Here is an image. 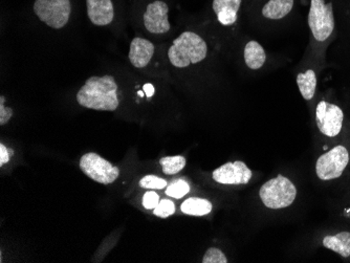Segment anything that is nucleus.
<instances>
[{
  "label": "nucleus",
  "instance_id": "20",
  "mask_svg": "<svg viewBox=\"0 0 350 263\" xmlns=\"http://www.w3.org/2000/svg\"><path fill=\"white\" fill-rule=\"evenodd\" d=\"M189 191H190V186L186 180H176L171 182L170 186H168L166 189V194L171 196V197L180 199V198L184 197L186 194H188Z\"/></svg>",
  "mask_w": 350,
  "mask_h": 263
},
{
  "label": "nucleus",
  "instance_id": "3",
  "mask_svg": "<svg viewBox=\"0 0 350 263\" xmlns=\"http://www.w3.org/2000/svg\"><path fill=\"white\" fill-rule=\"evenodd\" d=\"M259 194L265 206L277 210L292 205L296 198L297 190L288 178L278 176L265 182Z\"/></svg>",
  "mask_w": 350,
  "mask_h": 263
},
{
  "label": "nucleus",
  "instance_id": "8",
  "mask_svg": "<svg viewBox=\"0 0 350 263\" xmlns=\"http://www.w3.org/2000/svg\"><path fill=\"white\" fill-rule=\"evenodd\" d=\"M343 119V111L335 104L322 101L317 106V126L326 137H336L341 133Z\"/></svg>",
  "mask_w": 350,
  "mask_h": 263
},
{
  "label": "nucleus",
  "instance_id": "5",
  "mask_svg": "<svg viewBox=\"0 0 350 263\" xmlns=\"http://www.w3.org/2000/svg\"><path fill=\"white\" fill-rule=\"evenodd\" d=\"M33 10L47 27L60 29L70 20L72 3L70 0H35Z\"/></svg>",
  "mask_w": 350,
  "mask_h": 263
},
{
  "label": "nucleus",
  "instance_id": "23",
  "mask_svg": "<svg viewBox=\"0 0 350 263\" xmlns=\"http://www.w3.org/2000/svg\"><path fill=\"white\" fill-rule=\"evenodd\" d=\"M228 259L225 254L216 247H211L206 251L202 258V263H227Z\"/></svg>",
  "mask_w": 350,
  "mask_h": 263
},
{
  "label": "nucleus",
  "instance_id": "15",
  "mask_svg": "<svg viewBox=\"0 0 350 263\" xmlns=\"http://www.w3.org/2000/svg\"><path fill=\"white\" fill-rule=\"evenodd\" d=\"M267 60V55L262 46L257 41H250L245 48V61L247 68L259 70Z\"/></svg>",
  "mask_w": 350,
  "mask_h": 263
},
{
  "label": "nucleus",
  "instance_id": "17",
  "mask_svg": "<svg viewBox=\"0 0 350 263\" xmlns=\"http://www.w3.org/2000/svg\"><path fill=\"white\" fill-rule=\"evenodd\" d=\"M297 85L300 94L306 101H310L316 94L317 76L312 70H306V72L299 74L297 77Z\"/></svg>",
  "mask_w": 350,
  "mask_h": 263
},
{
  "label": "nucleus",
  "instance_id": "19",
  "mask_svg": "<svg viewBox=\"0 0 350 263\" xmlns=\"http://www.w3.org/2000/svg\"><path fill=\"white\" fill-rule=\"evenodd\" d=\"M160 164L165 174L174 176L185 168L186 158L182 156H166V158H161Z\"/></svg>",
  "mask_w": 350,
  "mask_h": 263
},
{
  "label": "nucleus",
  "instance_id": "10",
  "mask_svg": "<svg viewBox=\"0 0 350 263\" xmlns=\"http://www.w3.org/2000/svg\"><path fill=\"white\" fill-rule=\"evenodd\" d=\"M251 178V169L241 161L227 163L213 171V180L222 184H245Z\"/></svg>",
  "mask_w": 350,
  "mask_h": 263
},
{
  "label": "nucleus",
  "instance_id": "22",
  "mask_svg": "<svg viewBox=\"0 0 350 263\" xmlns=\"http://www.w3.org/2000/svg\"><path fill=\"white\" fill-rule=\"evenodd\" d=\"M153 213H154V215L157 216V217L167 219V217L175 213L174 203L169 199L161 200L160 204L155 208Z\"/></svg>",
  "mask_w": 350,
  "mask_h": 263
},
{
  "label": "nucleus",
  "instance_id": "11",
  "mask_svg": "<svg viewBox=\"0 0 350 263\" xmlns=\"http://www.w3.org/2000/svg\"><path fill=\"white\" fill-rule=\"evenodd\" d=\"M88 16L98 27H105L115 18V8L111 0H86Z\"/></svg>",
  "mask_w": 350,
  "mask_h": 263
},
{
  "label": "nucleus",
  "instance_id": "24",
  "mask_svg": "<svg viewBox=\"0 0 350 263\" xmlns=\"http://www.w3.org/2000/svg\"><path fill=\"white\" fill-rule=\"evenodd\" d=\"M5 98L3 96L0 97V125L3 126L13 117V109L12 108L5 107Z\"/></svg>",
  "mask_w": 350,
  "mask_h": 263
},
{
  "label": "nucleus",
  "instance_id": "6",
  "mask_svg": "<svg viewBox=\"0 0 350 263\" xmlns=\"http://www.w3.org/2000/svg\"><path fill=\"white\" fill-rule=\"evenodd\" d=\"M80 169L88 178L99 184H109L116 182L120 176L118 167L104 160L97 153H86L80 160Z\"/></svg>",
  "mask_w": 350,
  "mask_h": 263
},
{
  "label": "nucleus",
  "instance_id": "4",
  "mask_svg": "<svg viewBox=\"0 0 350 263\" xmlns=\"http://www.w3.org/2000/svg\"><path fill=\"white\" fill-rule=\"evenodd\" d=\"M308 25L317 41L327 40L335 29L332 3H325V0H310Z\"/></svg>",
  "mask_w": 350,
  "mask_h": 263
},
{
  "label": "nucleus",
  "instance_id": "27",
  "mask_svg": "<svg viewBox=\"0 0 350 263\" xmlns=\"http://www.w3.org/2000/svg\"><path fill=\"white\" fill-rule=\"evenodd\" d=\"M144 92L147 97H152V96L154 95V87H153V85H151V84H145Z\"/></svg>",
  "mask_w": 350,
  "mask_h": 263
},
{
  "label": "nucleus",
  "instance_id": "25",
  "mask_svg": "<svg viewBox=\"0 0 350 263\" xmlns=\"http://www.w3.org/2000/svg\"><path fill=\"white\" fill-rule=\"evenodd\" d=\"M159 204H160V196L157 195L155 192L150 191L145 193L144 197H143V206L145 209L154 210Z\"/></svg>",
  "mask_w": 350,
  "mask_h": 263
},
{
  "label": "nucleus",
  "instance_id": "12",
  "mask_svg": "<svg viewBox=\"0 0 350 263\" xmlns=\"http://www.w3.org/2000/svg\"><path fill=\"white\" fill-rule=\"evenodd\" d=\"M154 50L153 43L147 39L141 37L133 39L129 50V60L131 64L137 68H146L152 59Z\"/></svg>",
  "mask_w": 350,
  "mask_h": 263
},
{
  "label": "nucleus",
  "instance_id": "14",
  "mask_svg": "<svg viewBox=\"0 0 350 263\" xmlns=\"http://www.w3.org/2000/svg\"><path fill=\"white\" fill-rule=\"evenodd\" d=\"M294 7V0H269L263 7L262 15L267 19L284 18L292 12Z\"/></svg>",
  "mask_w": 350,
  "mask_h": 263
},
{
  "label": "nucleus",
  "instance_id": "18",
  "mask_svg": "<svg viewBox=\"0 0 350 263\" xmlns=\"http://www.w3.org/2000/svg\"><path fill=\"white\" fill-rule=\"evenodd\" d=\"M183 213L191 216H204L212 211V204L204 198L190 197L180 206Z\"/></svg>",
  "mask_w": 350,
  "mask_h": 263
},
{
  "label": "nucleus",
  "instance_id": "9",
  "mask_svg": "<svg viewBox=\"0 0 350 263\" xmlns=\"http://www.w3.org/2000/svg\"><path fill=\"white\" fill-rule=\"evenodd\" d=\"M169 8L166 3L157 0L147 5L144 13V25L151 34H166L170 31L171 25L168 19Z\"/></svg>",
  "mask_w": 350,
  "mask_h": 263
},
{
  "label": "nucleus",
  "instance_id": "26",
  "mask_svg": "<svg viewBox=\"0 0 350 263\" xmlns=\"http://www.w3.org/2000/svg\"><path fill=\"white\" fill-rule=\"evenodd\" d=\"M12 154H13L12 150H9L5 145L0 144V166L3 167V165L9 163L10 156Z\"/></svg>",
  "mask_w": 350,
  "mask_h": 263
},
{
  "label": "nucleus",
  "instance_id": "2",
  "mask_svg": "<svg viewBox=\"0 0 350 263\" xmlns=\"http://www.w3.org/2000/svg\"><path fill=\"white\" fill-rule=\"evenodd\" d=\"M208 55V46L200 35L185 32L173 41L168 51L169 60L175 68H185L202 62Z\"/></svg>",
  "mask_w": 350,
  "mask_h": 263
},
{
  "label": "nucleus",
  "instance_id": "7",
  "mask_svg": "<svg viewBox=\"0 0 350 263\" xmlns=\"http://www.w3.org/2000/svg\"><path fill=\"white\" fill-rule=\"evenodd\" d=\"M349 162V154L344 146L335 147L324 153L317 161L316 172L320 180H330L340 178Z\"/></svg>",
  "mask_w": 350,
  "mask_h": 263
},
{
  "label": "nucleus",
  "instance_id": "1",
  "mask_svg": "<svg viewBox=\"0 0 350 263\" xmlns=\"http://www.w3.org/2000/svg\"><path fill=\"white\" fill-rule=\"evenodd\" d=\"M77 102L94 111H116L120 101L115 78L113 76L90 77L77 94Z\"/></svg>",
  "mask_w": 350,
  "mask_h": 263
},
{
  "label": "nucleus",
  "instance_id": "13",
  "mask_svg": "<svg viewBox=\"0 0 350 263\" xmlns=\"http://www.w3.org/2000/svg\"><path fill=\"white\" fill-rule=\"evenodd\" d=\"M241 0H213V11L222 25H232L237 20Z\"/></svg>",
  "mask_w": 350,
  "mask_h": 263
},
{
  "label": "nucleus",
  "instance_id": "21",
  "mask_svg": "<svg viewBox=\"0 0 350 263\" xmlns=\"http://www.w3.org/2000/svg\"><path fill=\"white\" fill-rule=\"evenodd\" d=\"M139 186L145 189H164L167 186V182L163 178L155 176H147L142 178Z\"/></svg>",
  "mask_w": 350,
  "mask_h": 263
},
{
  "label": "nucleus",
  "instance_id": "16",
  "mask_svg": "<svg viewBox=\"0 0 350 263\" xmlns=\"http://www.w3.org/2000/svg\"><path fill=\"white\" fill-rule=\"evenodd\" d=\"M323 245L344 258H347L350 256V233L341 232L335 236H326L323 239Z\"/></svg>",
  "mask_w": 350,
  "mask_h": 263
}]
</instances>
